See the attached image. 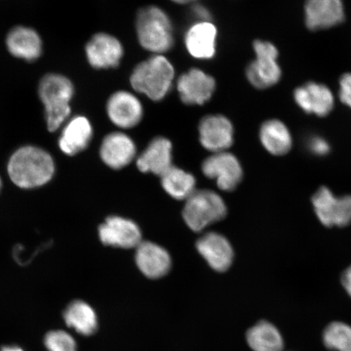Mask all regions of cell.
Segmentation results:
<instances>
[{"mask_svg": "<svg viewBox=\"0 0 351 351\" xmlns=\"http://www.w3.org/2000/svg\"><path fill=\"white\" fill-rule=\"evenodd\" d=\"M74 94L71 81L60 74L50 73L39 83V97L45 107L47 129L55 132L71 113L70 101Z\"/></svg>", "mask_w": 351, "mask_h": 351, "instance_id": "277c9868", "label": "cell"}, {"mask_svg": "<svg viewBox=\"0 0 351 351\" xmlns=\"http://www.w3.org/2000/svg\"><path fill=\"white\" fill-rule=\"evenodd\" d=\"M160 178L162 186L175 199L186 200L196 191L193 175L177 167H171Z\"/></svg>", "mask_w": 351, "mask_h": 351, "instance_id": "484cf974", "label": "cell"}, {"mask_svg": "<svg viewBox=\"0 0 351 351\" xmlns=\"http://www.w3.org/2000/svg\"><path fill=\"white\" fill-rule=\"evenodd\" d=\"M202 170L206 177L216 180L218 187L225 191L235 190L243 176L239 160L227 152L213 153L204 160Z\"/></svg>", "mask_w": 351, "mask_h": 351, "instance_id": "9c48e42d", "label": "cell"}, {"mask_svg": "<svg viewBox=\"0 0 351 351\" xmlns=\"http://www.w3.org/2000/svg\"><path fill=\"white\" fill-rule=\"evenodd\" d=\"M186 201L183 218L193 231L200 232L226 217L225 202L212 191H195Z\"/></svg>", "mask_w": 351, "mask_h": 351, "instance_id": "5b68a950", "label": "cell"}, {"mask_svg": "<svg viewBox=\"0 0 351 351\" xmlns=\"http://www.w3.org/2000/svg\"><path fill=\"white\" fill-rule=\"evenodd\" d=\"M63 319L66 326L82 336L90 337L98 330L97 314L90 304L74 300L65 307Z\"/></svg>", "mask_w": 351, "mask_h": 351, "instance_id": "603a6c76", "label": "cell"}, {"mask_svg": "<svg viewBox=\"0 0 351 351\" xmlns=\"http://www.w3.org/2000/svg\"><path fill=\"white\" fill-rule=\"evenodd\" d=\"M341 284L346 293L351 297V265L342 274Z\"/></svg>", "mask_w": 351, "mask_h": 351, "instance_id": "1f68e13d", "label": "cell"}, {"mask_svg": "<svg viewBox=\"0 0 351 351\" xmlns=\"http://www.w3.org/2000/svg\"><path fill=\"white\" fill-rule=\"evenodd\" d=\"M253 49L256 60L247 66L245 71L248 82L258 90L274 86L282 77V69L278 63V48L270 42L256 40Z\"/></svg>", "mask_w": 351, "mask_h": 351, "instance_id": "8992f818", "label": "cell"}, {"mask_svg": "<svg viewBox=\"0 0 351 351\" xmlns=\"http://www.w3.org/2000/svg\"><path fill=\"white\" fill-rule=\"evenodd\" d=\"M324 346L335 351H351V326L342 322H332L324 329Z\"/></svg>", "mask_w": 351, "mask_h": 351, "instance_id": "4316f807", "label": "cell"}, {"mask_svg": "<svg viewBox=\"0 0 351 351\" xmlns=\"http://www.w3.org/2000/svg\"><path fill=\"white\" fill-rule=\"evenodd\" d=\"M136 32L140 45L154 55H163L174 45L173 25L158 6L140 8L136 16Z\"/></svg>", "mask_w": 351, "mask_h": 351, "instance_id": "3957f363", "label": "cell"}, {"mask_svg": "<svg viewBox=\"0 0 351 351\" xmlns=\"http://www.w3.org/2000/svg\"><path fill=\"white\" fill-rule=\"evenodd\" d=\"M172 151V143L168 138H154L138 158V169L143 173H152L161 177L173 166Z\"/></svg>", "mask_w": 351, "mask_h": 351, "instance_id": "ffe728a7", "label": "cell"}, {"mask_svg": "<svg viewBox=\"0 0 351 351\" xmlns=\"http://www.w3.org/2000/svg\"><path fill=\"white\" fill-rule=\"evenodd\" d=\"M0 351H25L23 349L21 348L19 346L16 345H10V346H2Z\"/></svg>", "mask_w": 351, "mask_h": 351, "instance_id": "d6a6232c", "label": "cell"}, {"mask_svg": "<svg viewBox=\"0 0 351 351\" xmlns=\"http://www.w3.org/2000/svg\"><path fill=\"white\" fill-rule=\"evenodd\" d=\"M191 12L197 21H210L212 20V14H210L208 8L202 5V4L193 5Z\"/></svg>", "mask_w": 351, "mask_h": 351, "instance_id": "4dcf8cb0", "label": "cell"}, {"mask_svg": "<svg viewBox=\"0 0 351 351\" xmlns=\"http://www.w3.org/2000/svg\"><path fill=\"white\" fill-rule=\"evenodd\" d=\"M53 158L43 149L22 147L13 153L8 165L11 181L21 189L40 187L49 182L55 173Z\"/></svg>", "mask_w": 351, "mask_h": 351, "instance_id": "6da1fadb", "label": "cell"}, {"mask_svg": "<svg viewBox=\"0 0 351 351\" xmlns=\"http://www.w3.org/2000/svg\"><path fill=\"white\" fill-rule=\"evenodd\" d=\"M247 343L254 351H282L284 340L273 324L261 322L247 332Z\"/></svg>", "mask_w": 351, "mask_h": 351, "instance_id": "d4e9b609", "label": "cell"}, {"mask_svg": "<svg viewBox=\"0 0 351 351\" xmlns=\"http://www.w3.org/2000/svg\"><path fill=\"white\" fill-rule=\"evenodd\" d=\"M1 187H2V182H1V178H0V190H1Z\"/></svg>", "mask_w": 351, "mask_h": 351, "instance_id": "e575fe53", "label": "cell"}, {"mask_svg": "<svg viewBox=\"0 0 351 351\" xmlns=\"http://www.w3.org/2000/svg\"><path fill=\"white\" fill-rule=\"evenodd\" d=\"M7 47L16 58L34 61L40 57L43 51L41 38L32 28L17 26L7 37Z\"/></svg>", "mask_w": 351, "mask_h": 351, "instance_id": "7402d4cb", "label": "cell"}, {"mask_svg": "<svg viewBox=\"0 0 351 351\" xmlns=\"http://www.w3.org/2000/svg\"><path fill=\"white\" fill-rule=\"evenodd\" d=\"M309 149L315 155L324 156L330 151V147L326 139L320 137H314L309 141Z\"/></svg>", "mask_w": 351, "mask_h": 351, "instance_id": "f546056e", "label": "cell"}, {"mask_svg": "<svg viewBox=\"0 0 351 351\" xmlns=\"http://www.w3.org/2000/svg\"><path fill=\"white\" fill-rule=\"evenodd\" d=\"M315 213L323 226L346 227L351 223V195L336 197L328 187H320L313 196Z\"/></svg>", "mask_w": 351, "mask_h": 351, "instance_id": "52a82bcc", "label": "cell"}, {"mask_svg": "<svg viewBox=\"0 0 351 351\" xmlns=\"http://www.w3.org/2000/svg\"><path fill=\"white\" fill-rule=\"evenodd\" d=\"M197 252L214 270L226 271L234 260V251L230 241L217 232H208L197 240Z\"/></svg>", "mask_w": 351, "mask_h": 351, "instance_id": "ac0fdd59", "label": "cell"}, {"mask_svg": "<svg viewBox=\"0 0 351 351\" xmlns=\"http://www.w3.org/2000/svg\"><path fill=\"white\" fill-rule=\"evenodd\" d=\"M345 21L342 0H306L305 21L313 32L339 25Z\"/></svg>", "mask_w": 351, "mask_h": 351, "instance_id": "5bb4252c", "label": "cell"}, {"mask_svg": "<svg viewBox=\"0 0 351 351\" xmlns=\"http://www.w3.org/2000/svg\"><path fill=\"white\" fill-rule=\"evenodd\" d=\"M136 249V263L147 278L158 279L169 273L171 258L165 249L151 241H143Z\"/></svg>", "mask_w": 351, "mask_h": 351, "instance_id": "d6986e66", "label": "cell"}, {"mask_svg": "<svg viewBox=\"0 0 351 351\" xmlns=\"http://www.w3.org/2000/svg\"><path fill=\"white\" fill-rule=\"evenodd\" d=\"M124 53V47L119 39L107 33L95 34L86 46L88 62L96 69L118 67Z\"/></svg>", "mask_w": 351, "mask_h": 351, "instance_id": "8fae6325", "label": "cell"}, {"mask_svg": "<svg viewBox=\"0 0 351 351\" xmlns=\"http://www.w3.org/2000/svg\"><path fill=\"white\" fill-rule=\"evenodd\" d=\"M293 98L302 111L319 117L328 116L335 107V97L330 89L317 82H307L297 88Z\"/></svg>", "mask_w": 351, "mask_h": 351, "instance_id": "9a60e30c", "label": "cell"}, {"mask_svg": "<svg viewBox=\"0 0 351 351\" xmlns=\"http://www.w3.org/2000/svg\"><path fill=\"white\" fill-rule=\"evenodd\" d=\"M136 156L134 142L121 132L109 134L103 140L100 157L110 168L121 169L128 165Z\"/></svg>", "mask_w": 351, "mask_h": 351, "instance_id": "e0dca14e", "label": "cell"}, {"mask_svg": "<svg viewBox=\"0 0 351 351\" xmlns=\"http://www.w3.org/2000/svg\"><path fill=\"white\" fill-rule=\"evenodd\" d=\"M44 346L48 351H77V344L71 333L64 329H53L46 333Z\"/></svg>", "mask_w": 351, "mask_h": 351, "instance_id": "83f0119b", "label": "cell"}, {"mask_svg": "<svg viewBox=\"0 0 351 351\" xmlns=\"http://www.w3.org/2000/svg\"><path fill=\"white\" fill-rule=\"evenodd\" d=\"M171 1L178 4H186L193 2V0H171Z\"/></svg>", "mask_w": 351, "mask_h": 351, "instance_id": "836d02e7", "label": "cell"}, {"mask_svg": "<svg viewBox=\"0 0 351 351\" xmlns=\"http://www.w3.org/2000/svg\"><path fill=\"white\" fill-rule=\"evenodd\" d=\"M93 137V128L86 117H73L61 134L59 147L65 155L75 156L89 146Z\"/></svg>", "mask_w": 351, "mask_h": 351, "instance_id": "44dd1931", "label": "cell"}, {"mask_svg": "<svg viewBox=\"0 0 351 351\" xmlns=\"http://www.w3.org/2000/svg\"><path fill=\"white\" fill-rule=\"evenodd\" d=\"M217 29L213 22L197 21L185 35L186 50L197 60H210L217 53Z\"/></svg>", "mask_w": 351, "mask_h": 351, "instance_id": "2e32d148", "label": "cell"}, {"mask_svg": "<svg viewBox=\"0 0 351 351\" xmlns=\"http://www.w3.org/2000/svg\"><path fill=\"white\" fill-rule=\"evenodd\" d=\"M101 241L104 245L125 249L137 248L142 243L139 227L130 219L110 217L99 228Z\"/></svg>", "mask_w": 351, "mask_h": 351, "instance_id": "4fadbf2b", "label": "cell"}, {"mask_svg": "<svg viewBox=\"0 0 351 351\" xmlns=\"http://www.w3.org/2000/svg\"><path fill=\"white\" fill-rule=\"evenodd\" d=\"M174 78L173 64L164 55H153L135 66L130 83L136 92L158 102L168 95Z\"/></svg>", "mask_w": 351, "mask_h": 351, "instance_id": "7a4b0ae2", "label": "cell"}, {"mask_svg": "<svg viewBox=\"0 0 351 351\" xmlns=\"http://www.w3.org/2000/svg\"><path fill=\"white\" fill-rule=\"evenodd\" d=\"M107 113L110 121L121 129H131L142 121L144 108L141 101L128 90L113 93L108 100Z\"/></svg>", "mask_w": 351, "mask_h": 351, "instance_id": "7c38bea8", "label": "cell"}, {"mask_svg": "<svg viewBox=\"0 0 351 351\" xmlns=\"http://www.w3.org/2000/svg\"><path fill=\"white\" fill-rule=\"evenodd\" d=\"M339 98L342 102L351 108V73L343 74L339 81Z\"/></svg>", "mask_w": 351, "mask_h": 351, "instance_id": "f1b7e54d", "label": "cell"}, {"mask_svg": "<svg viewBox=\"0 0 351 351\" xmlns=\"http://www.w3.org/2000/svg\"><path fill=\"white\" fill-rule=\"evenodd\" d=\"M199 134L202 146L213 153L226 152L234 143V126L226 117L221 114H213L202 118Z\"/></svg>", "mask_w": 351, "mask_h": 351, "instance_id": "30bf717a", "label": "cell"}, {"mask_svg": "<svg viewBox=\"0 0 351 351\" xmlns=\"http://www.w3.org/2000/svg\"><path fill=\"white\" fill-rule=\"evenodd\" d=\"M260 139L265 150L276 156L287 155L293 146L291 132L282 121L276 119L263 123Z\"/></svg>", "mask_w": 351, "mask_h": 351, "instance_id": "cb8c5ba5", "label": "cell"}, {"mask_svg": "<svg viewBox=\"0 0 351 351\" xmlns=\"http://www.w3.org/2000/svg\"><path fill=\"white\" fill-rule=\"evenodd\" d=\"M193 1H196V0H193Z\"/></svg>", "mask_w": 351, "mask_h": 351, "instance_id": "d590c367", "label": "cell"}, {"mask_svg": "<svg viewBox=\"0 0 351 351\" xmlns=\"http://www.w3.org/2000/svg\"><path fill=\"white\" fill-rule=\"evenodd\" d=\"M217 82L204 70L193 68L180 76L177 89L182 102L189 106H202L212 99Z\"/></svg>", "mask_w": 351, "mask_h": 351, "instance_id": "ba28073f", "label": "cell"}]
</instances>
